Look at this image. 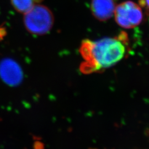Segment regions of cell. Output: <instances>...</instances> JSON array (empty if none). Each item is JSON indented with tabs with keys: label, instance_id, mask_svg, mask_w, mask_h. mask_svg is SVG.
<instances>
[{
	"label": "cell",
	"instance_id": "1",
	"mask_svg": "<svg viewBox=\"0 0 149 149\" xmlns=\"http://www.w3.org/2000/svg\"><path fill=\"white\" fill-rule=\"evenodd\" d=\"M128 38L122 32L113 38H106L93 41L85 39L81 43L80 52L84 60L81 71L85 74L99 72L117 64L126 54Z\"/></svg>",
	"mask_w": 149,
	"mask_h": 149
},
{
	"label": "cell",
	"instance_id": "2",
	"mask_svg": "<svg viewBox=\"0 0 149 149\" xmlns=\"http://www.w3.org/2000/svg\"><path fill=\"white\" fill-rule=\"evenodd\" d=\"M24 27L32 34L41 36L50 32L53 26L54 16L46 6L39 3L23 15Z\"/></svg>",
	"mask_w": 149,
	"mask_h": 149
},
{
	"label": "cell",
	"instance_id": "3",
	"mask_svg": "<svg viewBox=\"0 0 149 149\" xmlns=\"http://www.w3.org/2000/svg\"><path fill=\"white\" fill-rule=\"evenodd\" d=\"M113 16L118 26L125 29H132L141 23L144 15L139 4L127 1L116 6Z\"/></svg>",
	"mask_w": 149,
	"mask_h": 149
},
{
	"label": "cell",
	"instance_id": "4",
	"mask_svg": "<svg viewBox=\"0 0 149 149\" xmlns=\"http://www.w3.org/2000/svg\"><path fill=\"white\" fill-rule=\"evenodd\" d=\"M0 77L10 86L18 85L23 79V73L19 65L10 59H3L0 62Z\"/></svg>",
	"mask_w": 149,
	"mask_h": 149
},
{
	"label": "cell",
	"instance_id": "5",
	"mask_svg": "<svg viewBox=\"0 0 149 149\" xmlns=\"http://www.w3.org/2000/svg\"><path fill=\"white\" fill-rule=\"evenodd\" d=\"M116 6L114 0H92L91 11L97 19L106 21L114 16Z\"/></svg>",
	"mask_w": 149,
	"mask_h": 149
},
{
	"label": "cell",
	"instance_id": "6",
	"mask_svg": "<svg viewBox=\"0 0 149 149\" xmlns=\"http://www.w3.org/2000/svg\"><path fill=\"white\" fill-rule=\"evenodd\" d=\"M14 10L24 15L29 11L33 6L41 3L44 0H10Z\"/></svg>",
	"mask_w": 149,
	"mask_h": 149
},
{
	"label": "cell",
	"instance_id": "7",
	"mask_svg": "<svg viewBox=\"0 0 149 149\" xmlns=\"http://www.w3.org/2000/svg\"><path fill=\"white\" fill-rule=\"evenodd\" d=\"M140 5L146 12L147 15L148 16L149 21V0H139Z\"/></svg>",
	"mask_w": 149,
	"mask_h": 149
},
{
	"label": "cell",
	"instance_id": "8",
	"mask_svg": "<svg viewBox=\"0 0 149 149\" xmlns=\"http://www.w3.org/2000/svg\"><path fill=\"white\" fill-rule=\"evenodd\" d=\"M5 29L3 28H0V38H2L5 34Z\"/></svg>",
	"mask_w": 149,
	"mask_h": 149
}]
</instances>
